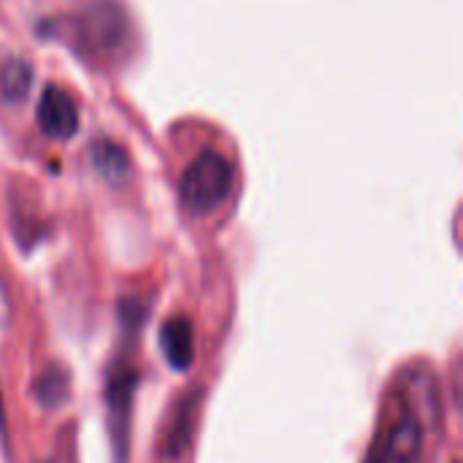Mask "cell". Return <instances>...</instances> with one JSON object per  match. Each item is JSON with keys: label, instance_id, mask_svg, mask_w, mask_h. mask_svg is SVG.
I'll list each match as a JSON object with an SVG mask.
<instances>
[{"label": "cell", "instance_id": "obj_3", "mask_svg": "<svg viewBox=\"0 0 463 463\" xmlns=\"http://www.w3.org/2000/svg\"><path fill=\"white\" fill-rule=\"evenodd\" d=\"M138 385V372L128 361H117L109 372L106 385V407H109V429L117 461L125 463L128 456V437H130V415H133V396Z\"/></svg>", "mask_w": 463, "mask_h": 463}, {"label": "cell", "instance_id": "obj_10", "mask_svg": "<svg viewBox=\"0 0 463 463\" xmlns=\"http://www.w3.org/2000/svg\"><path fill=\"white\" fill-rule=\"evenodd\" d=\"M5 312H8V296H5V290L0 285V317H5Z\"/></svg>", "mask_w": 463, "mask_h": 463}, {"label": "cell", "instance_id": "obj_7", "mask_svg": "<svg viewBox=\"0 0 463 463\" xmlns=\"http://www.w3.org/2000/svg\"><path fill=\"white\" fill-rule=\"evenodd\" d=\"M33 396L38 399L41 407L46 410H54V407H62L71 396V374L65 366L60 364H49L38 377H35V385H33Z\"/></svg>", "mask_w": 463, "mask_h": 463}, {"label": "cell", "instance_id": "obj_4", "mask_svg": "<svg viewBox=\"0 0 463 463\" xmlns=\"http://www.w3.org/2000/svg\"><path fill=\"white\" fill-rule=\"evenodd\" d=\"M38 125H41V130L49 138H57V141H65V138H71L76 133V128H79V111H76V106H73V100L68 98L65 90L49 87L41 95V103H38Z\"/></svg>", "mask_w": 463, "mask_h": 463}, {"label": "cell", "instance_id": "obj_9", "mask_svg": "<svg viewBox=\"0 0 463 463\" xmlns=\"http://www.w3.org/2000/svg\"><path fill=\"white\" fill-rule=\"evenodd\" d=\"M92 163H95V168L106 176V179H117V176H122L125 171H128V157H125V152L122 149H117L114 144H98L95 149H92Z\"/></svg>", "mask_w": 463, "mask_h": 463}, {"label": "cell", "instance_id": "obj_5", "mask_svg": "<svg viewBox=\"0 0 463 463\" xmlns=\"http://www.w3.org/2000/svg\"><path fill=\"white\" fill-rule=\"evenodd\" d=\"M160 345L174 369H179V372L190 369L193 355H195V342H193V326L187 317L165 320V326L160 331Z\"/></svg>", "mask_w": 463, "mask_h": 463}, {"label": "cell", "instance_id": "obj_2", "mask_svg": "<svg viewBox=\"0 0 463 463\" xmlns=\"http://www.w3.org/2000/svg\"><path fill=\"white\" fill-rule=\"evenodd\" d=\"M233 187V168L220 152H201L184 171L179 195L190 214H212L220 209Z\"/></svg>", "mask_w": 463, "mask_h": 463}, {"label": "cell", "instance_id": "obj_1", "mask_svg": "<svg viewBox=\"0 0 463 463\" xmlns=\"http://www.w3.org/2000/svg\"><path fill=\"white\" fill-rule=\"evenodd\" d=\"M426 448V420L423 412L402 396L391 404L366 463H420Z\"/></svg>", "mask_w": 463, "mask_h": 463}, {"label": "cell", "instance_id": "obj_8", "mask_svg": "<svg viewBox=\"0 0 463 463\" xmlns=\"http://www.w3.org/2000/svg\"><path fill=\"white\" fill-rule=\"evenodd\" d=\"M33 79V68L24 60H8L0 71V87L8 98H22L30 87Z\"/></svg>", "mask_w": 463, "mask_h": 463}, {"label": "cell", "instance_id": "obj_6", "mask_svg": "<svg viewBox=\"0 0 463 463\" xmlns=\"http://www.w3.org/2000/svg\"><path fill=\"white\" fill-rule=\"evenodd\" d=\"M195 410H198V393L193 391L190 396H184L176 407V415L168 426V434L163 439V453L165 458H179L187 450L190 434H193V423H195Z\"/></svg>", "mask_w": 463, "mask_h": 463}]
</instances>
